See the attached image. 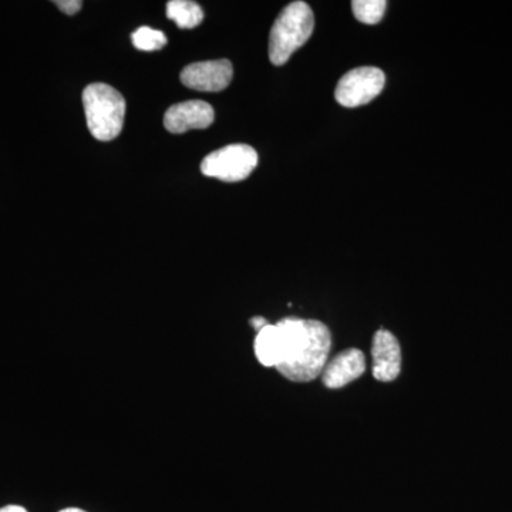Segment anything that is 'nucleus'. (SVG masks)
<instances>
[{
    "label": "nucleus",
    "mask_w": 512,
    "mask_h": 512,
    "mask_svg": "<svg viewBox=\"0 0 512 512\" xmlns=\"http://www.w3.org/2000/svg\"><path fill=\"white\" fill-rule=\"evenodd\" d=\"M131 40H133V45L138 50H143V52H154V50L163 49L168 42L167 36L161 30H154L147 28V26L137 29L131 35Z\"/></svg>",
    "instance_id": "obj_13"
},
{
    "label": "nucleus",
    "mask_w": 512,
    "mask_h": 512,
    "mask_svg": "<svg viewBox=\"0 0 512 512\" xmlns=\"http://www.w3.org/2000/svg\"><path fill=\"white\" fill-rule=\"evenodd\" d=\"M168 19L181 29H194L204 20V12L198 3L190 0H171L167 3Z\"/></svg>",
    "instance_id": "obj_11"
},
{
    "label": "nucleus",
    "mask_w": 512,
    "mask_h": 512,
    "mask_svg": "<svg viewBox=\"0 0 512 512\" xmlns=\"http://www.w3.org/2000/svg\"><path fill=\"white\" fill-rule=\"evenodd\" d=\"M249 323H251L252 328L256 330V333L264 329L266 325H269L268 320L262 318V316H255V318L249 320Z\"/></svg>",
    "instance_id": "obj_15"
},
{
    "label": "nucleus",
    "mask_w": 512,
    "mask_h": 512,
    "mask_svg": "<svg viewBox=\"0 0 512 512\" xmlns=\"http://www.w3.org/2000/svg\"><path fill=\"white\" fill-rule=\"evenodd\" d=\"M55 5L66 15L73 16L82 9L83 3L80 0H57Z\"/></svg>",
    "instance_id": "obj_14"
},
{
    "label": "nucleus",
    "mask_w": 512,
    "mask_h": 512,
    "mask_svg": "<svg viewBox=\"0 0 512 512\" xmlns=\"http://www.w3.org/2000/svg\"><path fill=\"white\" fill-rule=\"evenodd\" d=\"M276 325L281 332L282 359L275 369L295 383H309L322 376L332 346L328 326L301 318H285Z\"/></svg>",
    "instance_id": "obj_1"
},
{
    "label": "nucleus",
    "mask_w": 512,
    "mask_h": 512,
    "mask_svg": "<svg viewBox=\"0 0 512 512\" xmlns=\"http://www.w3.org/2000/svg\"><path fill=\"white\" fill-rule=\"evenodd\" d=\"M258 165V154L247 144H231L202 160L201 171L207 177L218 178L225 183H238L251 175Z\"/></svg>",
    "instance_id": "obj_4"
},
{
    "label": "nucleus",
    "mask_w": 512,
    "mask_h": 512,
    "mask_svg": "<svg viewBox=\"0 0 512 512\" xmlns=\"http://www.w3.org/2000/svg\"><path fill=\"white\" fill-rule=\"evenodd\" d=\"M83 107L87 127L99 141L114 140L124 126L126 100L120 92L104 83H93L84 89Z\"/></svg>",
    "instance_id": "obj_2"
},
{
    "label": "nucleus",
    "mask_w": 512,
    "mask_h": 512,
    "mask_svg": "<svg viewBox=\"0 0 512 512\" xmlns=\"http://www.w3.org/2000/svg\"><path fill=\"white\" fill-rule=\"evenodd\" d=\"M215 113L211 104L201 100L184 101L167 110L164 126L170 133L183 134L190 130H204L214 123Z\"/></svg>",
    "instance_id": "obj_8"
},
{
    "label": "nucleus",
    "mask_w": 512,
    "mask_h": 512,
    "mask_svg": "<svg viewBox=\"0 0 512 512\" xmlns=\"http://www.w3.org/2000/svg\"><path fill=\"white\" fill-rule=\"evenodd\" d=\"M254 350L262 366L276 367L282 359V339L278 325H266L256 333Z\"/></svg>",
    "instance_id": "obj_10"
},
{
    "label": "nucleus",
    "mask_w": 512,
    "mask_h": 512,
    "mask_svg": "<svg viewBox=\"0 0 512 512\" xmlns=\"http://www.w3.org/2000/svg\"><path fill=\"white\" fill-rule=\"evenodd\" d=\"M373 377L379 382L396 380L402 372V348L392 332L380 329L372 343Z\"/></svg>",
    "instance_id": "obj_7"
},
{
    "label": "nucleus",
    "mask_w": 512,
    "mask_h": 512,
    "mask_svg": "<svg viewBox=\"0 0 512 512\" xmlns=\"http://www.w3.org/2000/svg\"><path fill=\"white\" fill-rule=\"evenodd\" d=\"M315 28V15L305 2H292L276 18L269 36V59L282 66L301 49Z\"/></svg>",
    "instance_id": "obj_3"
},
{
    "label": "nucleus",
    "mask_w": 512,
    "mask_h": 512,
    "mask_svg": "<svg viewBox=\"0 0 512 512\" xmlns=\"http://www.w3.org/2000/svg\"><path fill=\"white\" fill-rule=\"evenodd\" d=\"M59 512H87V511L82 510V508L70 507V508H64V510L59 511Z\"/></svg>",
    "instance_id": "obj_17"
},
{
    "label": "nucleus",
    "mask_w": 512,
    "mask_h": 512,
    "mask_svg": "<svg viewBox=\"0 0 512 512\" xmlns=\"http://www.w3.org/2000/svg\"><path fill=\"white\" fill-rule=\"evenodd\" d=\"M232 64L229 60H210L192 63L181 72V82L188 89L198 92H221L232 80Z\"/></svg>",
    "instance_id": "obj_6"
},
{
    "label": "nucleus",
    "mask_w": 512,
    "mask_h": 512,
    "mask_svg": "<svg viewBox=\"0 0 512 512\" xmlns=\"http://www.w3.org/2000/svg\"><path fill=\"white\" fill-rule=\"evenodd\" d=\"M386 76L377 67L350 70L336 86L335 97L340 106L355 109L375 100L383 92Z\"/></svg>",
    "instance_id": "obj_5"
},
{
    "label": "nucleus",
    "mask_w": 512,
    "mask_h": 512,
    "mask_svg": "<svg viewBox=\"0 0 512 512\" xmlns=\"http://www.w3.org/2000/svg\"><path fill=\"white\" fill-rule=\"evenodd\" d=\"M387 9L384 0H355L352 2V10L356 19L366 25H376L382 20Z\"/></svg>",
    "instance_id": "obj_12"
},
{
    "label": "nucleus",
    "mask_w": 512,
    "mask_h": 512,
    "mask_svg": "<svg viewBox=\"0 0 512 512\" xmlns=\"http://www.w3.org/2000/svg\"><path fill=\"white\" fill-rule=\"evenodd\" d=\"M365 372L366 359L362 350L346 349L328 360L322 372V382L328 389H342Z\"/></svg>",
    "instance_id": "obj_9"
},
{
    "label": "nucleus",
    "mask_w": 512,
    "mask_h": 512,
    "mask_svg": "<svg viewBox=\"0 0 512 512\" xmlns=\"http://www.w3.org/2000/svg\"><path fill=\"white\" fill-rule=\"evenodd\" d=\"M0 512H29L26 508L20 507V505H6V507L0 508Z\"/></svg>",
    "instance_id": "obj_16"
}]
</instances>
